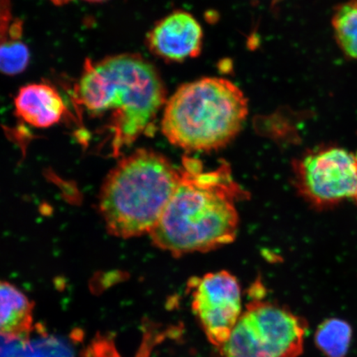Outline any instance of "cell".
<instances>
[{
	"label": "cell",
	"instance_id": "obj_11",
	"mask_svg": "<svg viewBox=\"0 0 357 357\" xmlns=\"http://www.w3.org/2000/svg\"><path fill=\"white\" fill-rule=\"evenodd\" d=\"M181 329L178 326L155 324L146 320L142 325L140 346L134 357H151L155 348L169 339L178 337ZM86 357H123L119 354L113 337L98 333L89 343Z\"/></svg>",
	"mask_w": 357,
	"mask_h": 357
},
{
	"label": "cell",
	"instance_id": "obj_5",
	"mask_svg": "<svg viewBox=\"0 0 357 357\" xmlns=\"http://www.w3.org/2000/svg\"><path fill=\"white\" fill-rule=\"evenodd\" d=\"M307 324L287 307L256 296L245 305L222 357H300Z\"/></svg>",
	"mask_w": 357,
	"mask_h": 357
},
{
	"label": "cell",
	"instance_id": "obj_14",
	"mask_svg": "<svg viewBox=\"0 0 357 357\" xmlns=\"http://www.w3.org/2000/svg\"><path fill=\"white\" fill-rule=\"evenodd\" d=\"M20 33V25L12 26L11 37L0 44V73L6 75L22 73L30 61L28 47L20 40L16 33Z\"/></svg>",
	"mask_w": 357,
	"mask_h": 357
},
{
	"label": "cell",
	"instance_id": "obj_9",
	"mask_svg": "<svg viewBox=\"0 0 357 357\" xmlns=\"http://www.w3.org/2000/svg\"><path fill=\"white\" fill-rule=\"evenodd\" d=\"M16 114L22 121L38 128H48L61 121L66 108L54 87L33 83L22 87L15 100Z\"/></svg>",
	"mask_w": 357,
	"mask_h": 357
},
{
	"label": "cell",
	"instance_id": "obj_7",
	"mask_svg": "<svg viewBox=\"0 0 357 357\" xmlns=\"http://www.w3.org/2000/svg\"><path fill=\"white\" fill-rule=\"evenodd\" d=\"M192 310L209 342L220 348L243 314L242 289L227 271L211 272L188 284Z\"/></svg>",
	"mask_w": 357,
	"mask_h": 357
},
{
	"label": "cell",
	"instance_id": "obj_16",
	"mask_svg": "<svg viewBox=\"0 0 357 357\" xmlns=\"http://www.w3.org/2000/svg\"><path fill=\"white\" fill-rule=\"evenodd\" d=\"M50 1L55 4V6H64L68 3L71 0H50Z\"/></svg>",
	"mask_w": 357,
	"mask_h": 357
},
{
	"label": "cell",
	"instance_id": "obj_17",
	"mask_svg": "<svg viewBox=\"0 0 357 357\" xmlns=\"http://www.w3.org/2000/svg\"><path fill=\"white\" fill-rule=\"evenodd\" d=\"M86 1L93 2V3H99V2L105 1V0H86Z\"/></svg>",
	"mask_w": 357,
	"mask_h": 357
},
{
	"label": "cell",
	"instance_id": "obj_3",
	"mask_svg": "<svg viewBox=\"0 0 357 357\" xmlns=\"http://www.w3.org/2000/svg\"><path fill=\"white\" fill-rule=\"evenodd\" d=\"M180 172L162 154L138 149L124 158L102 185L100 212L120 238L150 234L175 191Z\"/></svg>",
	"mask_w": 357,
	"mask_h": 357
},
{
	"label": "cell",
	"instance_id": "obj_4",
	"mask_svg": "<svg viewBox=\"0 0 357 357\" xmlns=\"http://www.w3.org/2000/svg\"><path fill=\"white\" fill-rule=\"evenodd\" d=\"M248 114L244 93L229 80L206 77L186 83L165 105L162 130L174 146L211 151L230 144Z\"/></svg>",
	"mask_w": 357,
	"mask_h": 357
},
{
	"label": "cell",
	"instance_id": "obj_2",
	"mask_svg": "<svg viewBox=\"0 0 357 357\" xmlns=\"http://www.w3.org/2000/svg\"><path fill=\"white\" fill-rule=\"evenodd\" d=\"M75 100L92 117H108L114 153L149 130L166 105L164 84L144 58L122 54L87 60L75 88Z\"/></svg>",
	"mask_w": 357,
	"mask_h": 357
},
{
	"label": "cell",
	"instance_id": "obj_13",
	"mask_svg": "<svg viewBox=\"0 0 357 357\" xmlns=\"http://www.w3.org/2000/svg\"><path fill=\"white\" fill-rule=\"evenodd\" d=\"M332 24L339 47L347 56L357 60V3L338 7Z\"/></svg>",
	"mask_w": 357,
	"mask_h": 357
},
{
	"label": "cell",
	"instance_id": "obj_1",
	"mask_svg": "<svg viewBox=\"0 0 357 357\" xmlns=\"http://www.w3.org/2000/svg\"><path fill=\"white\" fill-rule=\"evenodd\" d=\"M178 172L176 188L149 234L153 243L181 257L233 243L239 221L236 204L247 193L229 165L205 171L199 160L185 156Z\"/></svg>",
	"mask_w": 357,
	"mask_h": 357
},
{
	"label": "cell",
	"instance_id": "obj_15",
	"mask_svg": "<svg viewBox=\"0 0 357 357\" xmlns=\"http://www.w3.org/2000/svg\"><path fill=\"white\" fill-rule=\"evenodd\" d=\"M11 22V0H0V44L10 37Z\"/></svg>",
	"mask_w": 357,
	"mask_h": 357
},
{
	"label": "cell",
	"instance_id": "obj_8",
	"mask_svg": "<svg viewBox=\"0 0 357 357\" xmlns=\"http://www.w3.org/2000/svg\"><path fill=\"white\" fill-rule=\"evenodd\" d=\"M147 44L155 55L180 62L199 56L203 31L190 13L177 11L158 22L147 37Z\"/></svg>",
	"mask_w": 357,
	"mask_h": 357
},
{
	"label": "cell",
	"instance_id": "obj_12",
	"mask_svg": "<svg viewBox=\"0 0 357 357\" xmlns=\"http://www.w3.org/2000/svg\"><path fill=\"white\" fill-rule=\"evenodd\" d=\"M351 339V325L337 318L324 320L314 335L315 345L325 357H346Z\"/></svg>",
	"mask_w": 357,
	"mask_h": 357
},
{
	"label": "cell",
	"instance_id": "obj_10",
	"mask_svg": "<svg viewBox=\"0 0 357 357\" xmlns=\"http://www.w3.org/2000/svg\"><path fill=\"white\" fill-rule=\"evenodd\" d=\"M33 307L15 285L0 281V336L10 340L29 337L33 330Z\"/></svg>",
	"mask_w": 357,
	"mask_h": 357
},
{
	"label": "cell",
	"instance_id": "obj_6",
	"mask_svg": "<svg viewBox=\"0 0 357 357\" xmlns=\"http://www.w3.org/2000/svg\"><path fill=\"white\" fill-rule=\"evenodd\" d=\"M294 171L298 192L316 207L357 200V154L350 151L334 146L312 150L296 160Z\"/></svg>",
	"mask_w": 357,
	"mask_h": 357
}]
</instances>
